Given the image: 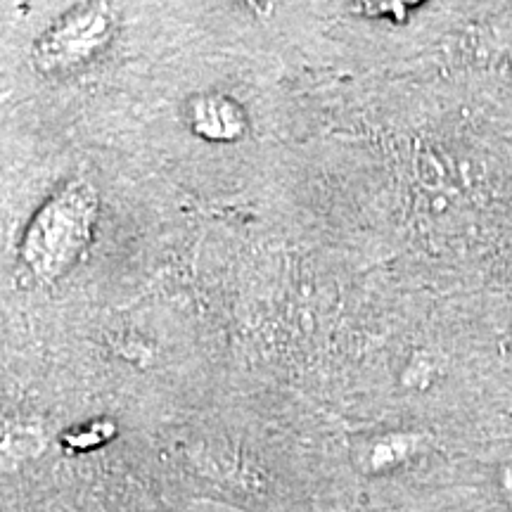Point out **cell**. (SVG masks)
I'll return each mask as SVG.
<instances>
[{"label":"cell","instance_id":"6da1fadb","mask_svg":"<svg viewBox=\"0 0 512 512\" xmlns=\"http://www.w3.org/2000/svg\"><path fill=\"white\" fill-rule=\"evenodd\" d=\"M100 216V195L86 178H72L48 197L24 238L22 259L34 280L57 283L91 247Z\"/></svg>","mask_w":512,"mask_h":512},{"label":"cell","instance_id":"7a4b0ae2","mask_svg":"<svg viewBox=\"0 0 512 512\" xmlns=\"http://www.w3.org/2000/svg\"><path fill=\"white\" fill-rule=\"evenodd\" d=\"M117 36V12L110 0H86L67 10L38 38L36 69L46 76H72L93 64Z\"/></svg>","mask_w":512,"mask_h":512},{"label":"cell","instance_id":"3957f363","mask_svg":"<svg viewBox=\"0 0 512 512\" xmlns=\"http://www.w3.org/2000/svg\"><path fill=\"white\" fill-rule=\"evenodd\" d=\"M188 128L204 143H240L249 131V117L242 102L226 93H195L185 102Z\"/></svg>","mask_w":512,"mask_h":512},{"label":"cell","instance_id":"277c9868","mask_svg":"<svg viewBox=\"0 0 512 512\" xmlns=\"http://www.w3.org/2000/svg\"><path fill=\"white\" fill-rule=\"evenodd\" d=\"M48 446L46 430L36 422H8L0 425V475L22 470L43 456Z\"/></svg>","mask_w":512,"mask_h":512},{"label":"cell","instance_id":"5b68a950","mask_svg":"<svg viewBox=\"0 0 512 512\" xmlns=\"http://www.w3.org/2000/svg\"><path fill=\"white\" fill-rule=\"evenodd\" d=\"M420 3H425V0H354V10L363 17H384L401 24Z\"/></svg>","mask_w":512,"mask_h":512},{"label":"cell","instance_id":"8992f818","mask_svg":"<svg viewBox=\"0 0 512 512\" xmlns=\"http://www.w3.org/2000/svg\"><path fill=\"white\" fill-rule=\"evenodd\" d=\"M245 8L252 12L254 17L259 19H271L275 15V10H278L280 0H240Z\"/></svg>","mask_w":512,"mask_h":512}]
</instances>
